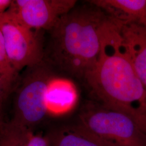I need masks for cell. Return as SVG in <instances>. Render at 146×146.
I'll list each match as a JSON object with an SVG mask.
<instances>
[{
  "instance_id": "obj_1",
  "label": "cell",
  "mask_w": 146,
  "mask_h": 146,
  "mask_svg": "<svg viewBox=\"0 0 146 146\" xmlns=\"http://www.w3.org/2000/svg\"><path fill=\"white\" fill-rule=\"evenodd\" d=\"M100 104L130 116L146 133V90L126 52L119 28L110 17L103 27L99 55L84 78Z\"/></svg>"
},
{
  "instance_id": "obj_2",
  "label": "cell",
  "mask_w": 146,
  "mask_h": 146,
  "mask_svg": "<svg viewBox=\"0 0 146 146\" xmlns=\"http://www.w3.org/2000/svg\"><path fill=\"white\" fill-rule=\"evenodd\" d=\"M109 18L93 5L75 6L63 16L50 31L54 62L63 70L84 78L98 60L102 31Z\"/></svg>"
},
{
  "instance_id": "obj_3",
  "label": "cell",
  "mask_w": 146,
  "mask_h": 146,
  "mask_svg": "<svg viewBox=\"0 0 146 146\" xmlns=\"http://www.w3.org/2000/svg\"><path fill=\"white\" fill-rule=\"evenodd\" d=\"M78 122L107 146H146V133L131 117L96 101L84 104Z\"/></svg>"
},
{
  "instance_id": "obj_4",
  "label": "cell",
  "mask_w": 146,
  "mask_h": 146,
  "mask_svg": "<svg viewBox=\"0 0 146 146\" xmlns=\"http://www.w3.org/2000/svg\"><path fill=\"white\" fill-rule=\"evenodd\" d=\"M52 71L43 62L27 68L17 88L11 122L33 131L48 114L45 95Z\"/></svg>"
},
{
  "instance_id": "obj_5",
  "label": "cell",
  "mask_w": 146,
  "mask_h": 146,
  "mask_svg": "<svg viewBox=\"0 0 146 146\" xmlns=\"http://www.w3.org/2000/svg\"><path fill=\"white\" fill-rule=\"evenodd\" d=\"M0 31L9 61L17 73L43 61L42 42L38 34L8 9L0 15Z\"/></svg>"
},
{
  "instance_id": "obj_6",
  "label": "cell",
  "mask_w": 146,
  "mask_h": 146,
  "mask_svg": "<svg viewBox=\"0 0 146 146\" xmlns=\"http://www.w3.org/2000/svg\"><path fill=\"white\" fill-rule=\"evenodd\" d=\"M75 0H15L8 10L34 30L51 31L58 21L76 6Z\"/></svg>"
},
{
  "instance_id": "obj_7",
  "label": "cell",
  "mask_w": 146,
  "mask_h": 146,
  "mask_svg": "<svg viewBox=\"0 0 146 146\" xmlns=\"http://www.w3.org/2000/svg\"><path fill=\"white\" fill-rule=\"evenodd\" d=\"M115 22L127 54L146 90V27L133 23Z\"/></svg>"
},
{
  "instance_id": "obj_8",
  "label": "cell",
  "mask_w": 146,
  "mask_h": 146,
  "mask_svg": "<svg viewBox=\"0 0 146 146\" xmlns=\"http://www.w3.org/2000/svg\"><path fill=\"white\" fill-rule=\"evenodd\" d=\"M78 100L77 88L70 80L54 77L49 81L45 95L48 114H66L75 107Z\"/></svg>"
},
{
  "instance_id": "obj_9",
  "label": "cell",
  "mask_w": 146,
  "mask_h": 146,
  "mask_svg": "<svg viewBox=\"0 0 146 146\" xmlns=\"http://www.w3.org/2000/svg\"><path fill=\"white\" fill-rule=\"evenodd\" d=\"M89 3L104 11L114 21L146 27V0H92Z\"/></svg>"
},
{
  "instance_id": "obj_10",
  "label": "cell",
  "mask_w": 146,
  "mask_h": 146,
  "mask_svg": "<svg viewBox=\"0 0 146 146\" xmlns=\"http://www.w3.org/2000/svg\"><path fill=\"white\" fill-rule=\"evenodd\" d=\"M46 137L50 146H107L78 122L55 128Z\"/></svg>"
},
{
  "instance_id": "obj_11",
  "label": "cell",
  "mask_w": 146,
  "mask_h": 146,
  "mask_svg": "<svg viewBox=\"0 0 146 146\" xmlns=\"http://www.w3.org/2000/svg\"><path fill=\"white\" fill-rule=\"evenodd\" d=\"M33 131L0 117V146H27Z\"/></svg>"
},
{
  "instance_id": "obj_12",
  "label": "cell",
  "mask_w": 146,
  "mask_h": 146,
  "mask_svg": "<svg viewBox=\"0 0 146 146\" xmlns=\"http://www.w3.org/2000/svg\"><path fill=\"white\" fill-rule=\"evenodd\" d=\"M17 74L9 61L2 34L0 31V86L5 99L8 98L15 86Z\"/></svg>"
},
{
  "instance_id": "obj_13",
  "label": "cell",
  "mask_w": 146,
  "mask_h": 146,
  "mask_svg": "<svg viewBox=\"0 0 146 146\" xmlns=\"http://www.w3.org/2000/svg\"><path fill=\"white\" fill-rule=\"evenodd\" d=\"M27 146H50L47 137L40 135L31 134L27 144Z\"/></svg>"
},
{
  "instance_id": "obj_14",
  "label": "cell",
  "mask_w": 146,
  "mask_h": 146,
  "mask_svg": "<svg viewBox=\"0 0 146 146\" xmlns=\"http://www.w3.org/2000/svg\"><path fill=\"white\" fill-rule=\"evenodd\" d=\"M12 1L11 0H0V15L9 8Z\"/></svg>"
},
{
  "instance_id": "obj_15",
  "label": "cell",
  "mask_w": 146,
  "mask_h": 146,
  "mask_svg": "<svg viewBox=\"0 0 146 146\" xmlns=\"http://www.w3.org/2000/svg\"><path fill=\"white\" fill-rule=\"evenodd\" d=\"M5 99H6L5 96V95L3 94V91L0 86V117H1V114L2 112V107H3V103H4Z\"/></svg>"
}]
</instances>
